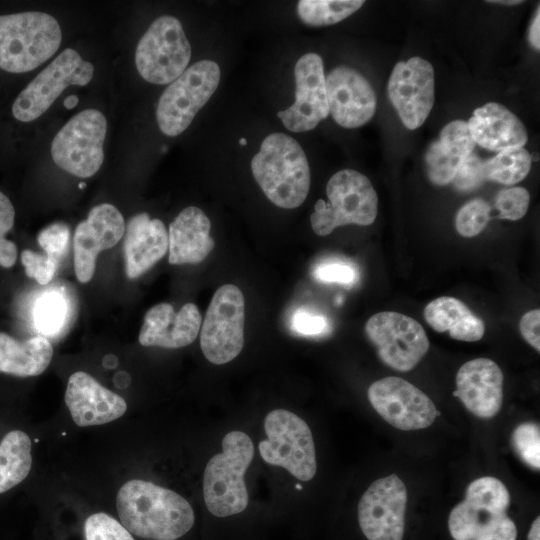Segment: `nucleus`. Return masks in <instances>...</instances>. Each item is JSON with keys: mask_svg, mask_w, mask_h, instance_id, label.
Listing matches in <instances>:
<instances>
[{"mask_svg": "<svg viewBox=\"0 0 540 540\" xmlns=\"http://www.w3.org/2000/svg\"><path fill=\"white\" fill-rule=\"evenodd\" d=\"M116 507L122 525L148 540H176L195 520L191 505L181 495L140 479L129 480L119 489Z\"/></svg>", "mask_w": 540, "mask_h": 540, "instance_id": "obj_1", "label": "nucleus"}, {"mask_svg": "<svg viewBox=\"0 0 540 540\" xmlns=\"http://www.w3.org/2000/svg\"><path fill=\"white\" fill-rule=\"evenodd\" d=\"M255 180L276 206L293 209L306 199L310 168L300 144L284 133H272L251 161Z\"/></svg>", "mask_w": 540, "mask_h": 540, "instance_id": "obj_2", "label": "nucleus"}, {"mask_svg": "<svg viewBox=\"0 0 540 540\" xmlns=\"http://www.w3.org/2000/svg\"><path fill=\"white\" fill-rule=\"evenodd\" d=\"M510 493L491 476L472 481L464 501L450 512L448 527L455 540H516L517 527L506 510Z\"/></svg>", "mask_w": 540, "mask_h": 540, "instance_id": "obj_3", "label": "nucleus"}, {"mask_svg": "<svg viewBox=\"0 0 540 540\" xmlns=\"http://www.w3.org/2000/svg\"><path fill=\"white\" fill-rule=\"evenodd\" d=\"M253 456V442L246 433L231 431L224 436L222 452L208 461L203 477L204 501L214 516L228 517L246 509L244 475Z\"/></svg>", "mask_w": 540, "mask_h": 540, "instance_id": "obj_4", "label": "nucleus"}, {"mask_svg": "<svg viewBox=\"0 0 540 540\" xmlns=\"http://www.w3.org/2000/svg\"><path fill=\"white\" fill-rule=\"evenodd\" d=\"M62 40L50 14L29 11L0 16V68L11 73L35 69L54 55Z\"/></svg>", "mask_w": 540, "mask_h": 540, "instance_id": "obj_5", "label": "nucleus"}, {"mask_svg": "<svg viewBox=\"0 0 540 540\" xmlns=\"http://www.w3.org/2000/svg\"><path fill=\"white\" fill-rule=\"evenodd\" d=\"M328 202L319 199L310 216L313 231L329 235L339 226H368L377 216L378 197L370 180L362 173L345 169L336 172L326 186Z\"/></svg>", "mask_w": 540, "mask_h": 540, "instance_id": "obj_6", "label": "nucleus"}, {"mask_svg": "<svg viewBox=\"0 0 540 540\" xmlns=\"http://www.w3.org/2000/svg\"><path fill=\"white\" fill-rule=\"evenodd\" d=\"M267 438L259 443L262 459L289 471L301 481L317 471L315 445L307 423L295 413L274 409L264 419Z\"/></svg>", "mask_w": 540, "mask_h": 540, "instance_id": "obj_7", "label": "nucleus"}, {"mask_svg": "<svg viewBox=\"0 0 540 540\" xmlns=\"http://www.w3.org/2000/svg\"><path fill=\"white\" fill-rule=\"evenodd\" d=\"M220 68L211 60H201L187 68L162 93L156 108L160 130L167 136L181 134L216 91Z\"/></svg>", "mask_w": 540, "mask_h": 540, "instance_id": "obj_8", "label": "nucleus"}, {"mask_svg": "<svg viewBox=\"0 0 540 540\" xmlns=\"http://www.w3.org/2000/svg\"><path fill=\"white\" fill-rule=\"evenodd\" d=\"M190 43L180 21L164 15L152 22L138 42L135 64L140 76L153 84H169L185 70Z\"/></svg>", "mask_w": 540, "mask_h": 540, "instance_id": "obj_9", "label": "nucleus"}, {"mask_svg": "<svg viewBox=\"0 0 540 540\" xmlns=\"http://www.w3.org/2000/svg\"><path fill=\"white\" fill-rule=\"evenodd\" d=\"M107 121L96 109L74 115L55 135L51 156L64 171L80 177L93 176L104 160L103 143Z\"/></svg>", "mask_w": 540, "mask_h": 540, "instance_id": "obj_10", "label": "nucleus"}, {"mask_svg": "<svg viewBox=\"0 0 540 540\" xmlns=\"http://www.w3.org/2000/svg\"><path fill=\"white\" fill-rule=\"evenodd\" d=\"M245 300L233 284L220 286L205 314L200 346L205 358L222 365L237 357L244 346Z\"/></svg>", "mask_w": 540, "mask_h": 540, "instance_id": "obj_11", "label": "nucleus"}, {"mask_svg": "<svg viewBox=\"0 0 540 540\" xmlns=\"http://www.w3.org/2000/svg\"><path fill=\"white\" fill-rule=\"evenodd\" d=\"M94 66L81 58L74 49H64L20 92L12 105L13 116L21 122L40 117L65 88L87 85Z\"/></svg>", "mask_w": 540, "mask_h": 540, "instance_id": "obj_12", "label": "nucleus"}, {"mask_svg": "<svg viewBox=\"0 0 540 540\" xmlns=\"http://www.w3.org/2000/svg\"><path fill=\"white\" fill-rule=\"evenodd\" d=\"M365 332L384 364L407 372L427 353L430 342L422 325L412 317L394 311L371 316Z\"/></svg>", "mask_w": 540, "mask_h": 540, "instance_id": "obj_13", "label": "nucleus"}, {"mask_svg": "<svg viewBox=\"0 0 540 540\" xmlns=\"http://www.w3.org/2000/svg\"><path fill=\"white\" fill-rule=\"evenodd\" d=\"M367 395L376 412L403 431L427 428L440 414L423 391L400 377L389 376L373 382Z\"/></svg>", "mask_w": 540, "mask_h": 540, "instance_id": "obj_14", "label": "nucleus"}, {"mask_svg": "<svg viewBox=\"0 0 540 540\" xmlns=\"http://www.w3.org/2000/svg\"><path fill=\"white\" fill-rule=\"evenodd\" d=\"M407 490L396 475L374 481L358 504L359 526L368 540H402Z\"/></svg>", "mask_w": 540, "mask_h": 540, "instance_id": "obj_15", "label": "nucleus"}, {"mask_svg": "<svg viewBox=\"0 0 540 540\" xmlns=\"http://www.w3.org/2000/svg\"><path fill=\"white\" fill-rule=\"evenodd\" d=\"M388 97L402 123L410 130L420 127L434 105V69L425 59L398 62L389 77Z\"/></svg>", "mask_w": 540, "mask_h": 540, "instance_id": "obj_16", "label": "nucleus"}, {"mask_svg": "<svg viewBox=\"0 0 540 540\" xmlns=\"http://www.w3.org/2000/svg\"><path fill=\"white\" fill-rule=\"evenodd\" d=\"M295 101L277 116L293 132L312 130L329 114L322 58L316 53L303 55L296 63Z\"/></svg>", "mask_w": 540, "mask_h": 540, "instance_id": "obj_17", "label": "nucleus"}, {"mask_svg": "<svg viewBox=\"0 0 540 540\" xmlns=\"http://www.w3.org/2000/svg\"><path fill=\"white\" fill-rule=\"evenodd\" d=\"M124 231V218L114 205L103 203L90 210L74 233V270L78 281L87 283L92 279L98 253L116 245Z\"/></svg>", "mask_w": 540, "mask_h": 540, "instance_id": "obj_18", "label": "nucleus"}, {"mask_svg": "<svg viewBox=\"0 0 540 540\" xmlns=\"http://www.w3.org/2000/svg\"><path fill=\"white\" fill-rule=\"evenodd\" d=\"M329 112L342 127L363 126L374 116L376 94L368 80L353 68L339 66L325 77Z\"/></svg>", "mask_w": 540, "mask_h": 540, "instance_id": "obj_19", "label": "nucleus"}, {"mask_svg": "<svg viewBox=\"0 0 540 540\" xmlns=\"http://www.w3.org/2000/svg\"><path fill=\"white\" fill-rule=\"evenodd\" d=\"M503 381L502 370L493 360L475 358L459 368L453 395L473 415L489 419L502 407Z\"/></svg>", "mask_w": 540, "mask_h": 540, "instance_id": "obj_20", "label": "nucleus"}, {"mask_svg": "<svg viewBox=\"0 0 540 540\" xmlns=\"http://www.w3.org/2000/svg\"><path fill=\"white\" fill-rule=\"evenodd\" d=\"M65 403L74 423L81 427L109 423L120 418L127 410L121 396L82 371L69 377Z\"/></svg>", "mask_w": 540, "mask_h": 540, "instance_id": "obj_21", "label": "nucleus"}, {"mask_svg": "<svg viewBox=\"0 0 540 540\" xmlns=\"http://www.w3.org/2000/svg\"><path fill=\"white\" fill-rule=\"evenodd\" d=\"M201 324L202 317L195 304L186 303L175 312L171 304L159 303L146 312L138 340L142 346L185 347L196 339Z\"/></svg>", "mask_w": 540, "mask_h": 540, "instance_id": "obj_22", "label": "nucleus"}, {"mask_svg": "<svg viewBox=\"0 0 540 540\" xmlns=\"http://www.w3.org/2000/svg\"><path fill=\"white\" fill-rule=\"evenodd\" d=\"M125 270L129 279H135L154 266L168 250V232L159 219L147 213L132 216L125 228Z\"/></svg>", "mask_w": 540, "mask_h": 540, "instance_id": "obj_23", "label": "nucleus"}, {"mask_svg": "<svg viewBox=\"0 0 540 540\" xmlns=\"http://www.w3.org/2000/svg\"><path fill=\"white\" fill-rule=\"evenodd\" d=\"M210 229V220L200 208L188 206L183 209L169 225V263L181 265L202 262L215 246Z\"/></svg>", "mask_w": 540, "mask_h": 540, "instance_id": "obj_24", "label": "nucleus"}, {"mask_svg": "<svg viewBox=\"0 0 540 540\" xmlns=\"http://www.w3.org/2000/svg\"><path fill=\"white\" fill-rule=\"evenodd\" d=\"M467 125L474 142L491 151L523 147L528 140L522 121L496 102L477 108Z\"/></svg>", "mask_w": 540, "mask_h": 540, "instance_id": "obj_25", "label": "nucleus"}, {"mask_svg": "<svg viewBox=\"0 0 540 540\" xmlns=\"http://www.w3.org/2000/svg\"><path fill=\"white\" fill-rule=\"evenodd\" d=\"M474 146L467 122L455 120L445 125L439 138L430 144L425 154L430 181L435 185L451 183Z\"/></svg>", "mask_w": 540, "mask_h": 540, "instance_id": "obj_26", "label": "nucleus"}, {"mask_svg": "<svg viewBox=\"0 0 540 540\" xmlns=\"http://www.w3.org/2000/svg\"><path fill=\"white\" fill-rule=\"evenodd\" d=\"M424 318L435 331H448L451 338L465 342L479 341L485 333V324L461 300L442 296L424 308Z\"/></svg>", "mask_w": 540, "mask_h": 540, "instance_id": "obj_27", "label": "nucleus"}, {"mask_svg": "<svg viewBox=\"0 0 540 540\" xmlns=\"http://www.w3.org/2000/svg\"><path fill=\"white\" fill-rule=\"evenodd\" d=\"M53 355L50 341L35 336L23 342L0 332V372L29 377L43 373Z\"/></svg>", "mask_w": 540, "mask_h": 540, "instance_id": "obj_28", "label": "nucleus"}, {"mask_svg": "<svg viewBox=\"0 0 540 540\" xmlns=\"http://www.w3.org/2000/svg\"><path fill=\"white\" fill-rule=\"evenodd\" d=\"M32 465L31 440L21 430L8 432L0 442V493L21 483Z\"/></svg>", "mask_w": 540, "mask_h": 540, "instance_id": "obj_29", "label": "nucleus"}, {"mask_svg": "<svg viewBox=\"0 0 540 540\" xmlns=\"http://www.w3.org/2000/svg\"><path fill=\"white\" fill-rule=\"evenodd\" d=\"M532 157L523 147L500 151L484 162L486 179L512 185L522 181L531 169Z\"/></svg>", "mask_w": 540, "mask_h": 540, "instance_id": "obj_30", "label": "nucleus"}, {"mask_svg": "<svg viewBox=\"0 0 540 540\" xmlns=\"http://www.w3.org/2000/svg\"><path fill=\"white\" fill-rule=\"evenodd\" d=\"M364 1L359 0H301L297 5L300 20L309 26H325L349 17Z\"/></svg>", "mask_w": 540, "mask_h": 540, "instance_id": "obj_31", "label": "nucleus"}, {"mask_svg": "<svg viewBox=\"0 0 540 540\" xmlns=\"http://www.w3.org/2000/svg\"><path fill=\"white\" fill-rule=\"evenodd\" d=\"M68 315V303L58 291H48L35 303L33 319L36 329L44 336H55L63 328Z\"/></svg>", "mask_w": 540, "mask_h": 540, "instance_id": "obj_32", "label": "nucleus"}, {"mask_svg": "<svg viewBox=\"0 0 540 540\" xmlns=\"http://www.w3.org/2000/svg\"><path fill=\"white\" fill-rule=\"evenodd\" d=\"M490 205L481 198L464 204L456 213L455 228L463 237L471 238L480 234L490 221Z\"/></svg>", "mask_w": 540, "mask_h": 540, "instance_id": "obj_33", "label": "nucleus"}, {"mask_svg": "<svg viewBox=\"0 0 540 540\" xmlns=\"http://www.w3.org/2000/svg\"><path fill=\"white\" fill-rule=\"evenodd\" d=\"M511 443L519 457L530 467L540 468V429L533 422L518 425L511 436Z\"/></svg>", "mask_w": 540, "mask_h": 540, "instance_id": "obj_34", "label": "nucleus"}, {"mask_svg": "<svg viewBox=\"0 0 540 540\" xmlns=\"http://www.w3.org/2000/svg\"><path fill=\"white\" fill-rule=\"evenodd\" d=\"M86 540H134L130 532L106 513L90 515L84 524Z\"/></svg>", "mask_w": 540, "mask_h": 540, "instance_id": "obj_35", "label": "nucleus"}, {"mask_svg": "<svg viewBox=\"0 0 540 540\" xmlns=\"http://www.w3.org/2000/svg\"><path fill=\"white\" fill-rule=\"evenodd\" d=\"M530 194L523 187H512L499 191L495 197L498 218L517 221L527 212Z\"/></svg>", "mask_w": 540, "mask_h": 540, "instance_id": "obj_36", "label": "nucleus"}, {"mask_svg": "<svg viewBox=\"0 0 540 540\" xmlns=\"http://www.w3.org/2000/svg\"><path fill=\"white\" fill-rule=\"evenodd\" d=\"M15 210L9 198L0 191V266L12 267L17 259V247L5 238L13 228Z\"/></svg>", "mask_w": 540, "mask_h": 540, "instance_id": "obj_37", "label": "nucleus"}, {"mask_svg": "<svg viewBox=\"0 0 540 540\" xmlns=\"http://www.w3.org/2000/svg\"><path fill=\"white\" fill-rule=\"evenodd\" d=\"M313 276L323 283L351 285L357 279V270L349 262L328 259L316 265Z\"/></svg>", "mask_w": 540, "mask_h": 540, "instance_id": "obj_38", "label": "nucleus"}, {"mask_svg": "<svg viewBox=\"0 0 540 540\" xmlns=\"http://www.w3.org/2000/svg\"><path fill=\"white\" fill-rule=\"evenodd\" d=\"M37 241L47 256L59 261L69 247L70 229L64 223L51 224L38 234Z\"/></svg>", "mask_w": 540, "mask_h": 540, "instance_id": "obj_39", "label": "nucleus"}, {"mask_svg": "<svg viewBox=\"0 0 540 540\" xmlns=\"http://www.w3.org/2000/svg\"><path fill=\"white\" fill-rule=\"evenodd\" d=\"M21 262L26 275L41 285H46L52 280L59 264L58 260L28 249L21 252Z\"/></svg>", "mask_w": 540, "mask_h": 540, "instance_id": "obj_40", "label": "nucleus"}, {"mask_svg": "<svg viewBox=\"0 0 540 540\" xmlns=\"http://www.w3.org/2000/svg\"><path fill=\"white\" fill-rule=\"evenodd\" d=\"M487 180L484 169V161L475 154H470L459 167L453 184L459 191H472Z\"/></svg>", "mask_w": 540, "mask_h": 540, "instance_id": "obj_41", "label": "nucleus"}, {"mask_svg": "<svg viewBox=\"0 0 540 540\" xmlns=\"http://www.w3.org/2000/svg\"><path fill=\"white\" fill-rule=\"evenodd\" d=\"M291 326L300 335L317 336L326 332L329 324L323 315L299 308L293 313Z\"/></svg>", "mask_w": 540, "mask_h": 540, "instance_id": "obj_42", "label": "nucleus"}, {"mask_svg": "<svg viewBox=\"0 0 540 540\" xmlns=\"http://www.w3.org/2000/svg\"><path fill=\"white\" fill-rule=\"evenodd\" d=\"M540 310L533 309L526 312L520 319L519 330L522 337L537 352L540 351Z\"/></svg>", "mask_w": 540, "mask_h": 540, "instance_id": "obj_43", "label": "nucleus"}, {"mask_svg": "<svg viewBox=\"0 0 540 540\" xmlns=\"http://www.w3.org/2000/svg\"><path fill=\"white\" fill-rule=\"evenodd\" d=\"M540 13H539V7L537 8V13L535 14V17L530 25L529 29V41L531 45L536 49H540V37H539V31H540Z\"/></svg>", "mask_w": 540, "mask_h": 540, "instance_id": "obj_44", "label": "nucleus"}, {"mask_svg": "<svg viewBox=\"0 0 540 540\" xmlns=\"http://www.w3.org/2000/svg\"><path fill=\"white\" fill-rule=\"evenodd\" d=\"M528 540H540V518L537 517L529 530V533L527 535Z\"/></svg>", "mask_w": 540, "mask_h": 540, "instance_id": "obj_45", "label": "nucleus"}, {"mask_svg": "<svg viewBox=\"0 0 540 540\" xmlns=\"http://www.w3.org/2000/svg\"><path fill=\"white\" fill-rule=\"evenodd\" d=\"M77 103H78V97L76 95H71L64 100V106L67 109H71L75 107Z\"/></svg>", "mask_w": 540, "mask_h": 540, "instance_id": "obj_46", "label": "nucleus"}, {"mask_svg": "<svg viewBox=\"0 0 540 540\" xmlns=\"http://www.w3.org/2000/svg\"><path fill=\"white\" fill-rule=\"evenodd\" d=\"M116 364H117V359L113 355L105 356V358L103 359V365L106 368H113L116 366Z\"/></svg>", "mask_w": 540, "mask_h": 540, "instance_id": "obj_47", "label": "nucleus"}, {"mask_svg": "<svg viewBox=\"0 0 540 540\" xmlns=\"http://www.w3.org/2000/svg\"><path fill=\"white\" fill-rule=\"evenodd\" d=\"M488 3H495V4H502V5H518L523 3V1L519 0H497V1H487Z\"/></svg>", "mask_w": 540, "mask_h": 540, "instance_id": "obj_48", "label": "nucleus"}, {"mask_svg": "<svg viewBox=\"0 0 540 540\" xmlns=\"http://www.w3.org/2000/svg\"><path fill=\"white\" fill-rule=\"evenodd\" d=\"M239 143H240L241 145H246L247 141H246V139L241 138V139L239 140Z\"/></svg>", "mask_w": 540, "mask_h": 540, "instance_id": "obj_49", "label": "nucleus"}, {"mask_svg": "<svg viewBox=\"0 0 540 540\" xmlns=\"http://www.w3.org/2000/svg\"><path fill=\"white\" fill-rule=\"evenodd\" d=\"M84 186H85L84 183H81V184L79 185L80 188H82V187H84Z\"/></svg>", "mask_w": 540, "mask_h": 540, "instance_id": "obj_50", "label": "nucleus"}, {"mask_svg": "<svg viewBox=\"0 0 540 540\" xmlns=\"http://www.w3.org/2000/svg\"><path fill=\"white\" fill-rule=\"evenodd\" d=\"M297 489H301V486L299 484L296 485Z\"/></svg>", "mask_w": 540, "mask_h": 540, "instance_id": "obj_51", "label": "nucleus"}]
</instances>
